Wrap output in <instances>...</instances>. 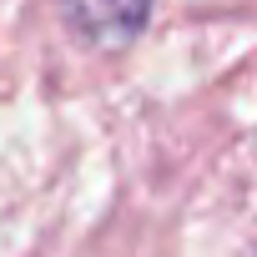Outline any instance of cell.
Here are the masks:
<instances>
[{
	"mask_svg": "<svg viewBox=\"0 0 257 257\" xmlns=\"http://www.w3.org/2000/svg\"><path fill=\"white\" fill-rule=\"evenodd\" d=\"M61 26L91 51H126L152 26L157 0H56Z\"/></svg>",
	"mask_w": 257,
	"mask_h": 257,
	"instance_id": "1",
	"label": "cell"
}]
</instances>
